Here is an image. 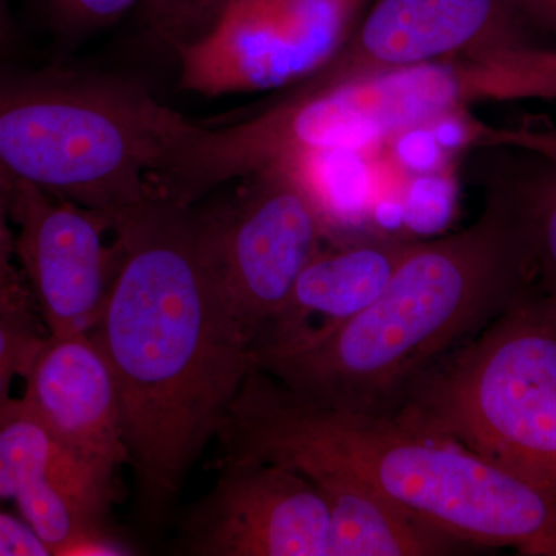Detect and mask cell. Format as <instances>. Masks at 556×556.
Returning <instances> with one entry per match:
<instances>
[{
	"instance_id": "24",
	"label": "cell",
	"mask_w": 556,
	"mask_h": 556,
	"mask_svg": "<svg viewBox=\"0 0 556 556\" xmlns=\"http://www.w3.org/2000/svg\"><path fill=\"white\" fill-rule=\"evenodd\" d=\"M225 2L226 0H211V2H208L206 11H204L203 22H201V24H203L201 28L206 27L207 22L214 17V14L217 13L219 7Z\"/></svg>"
},
{
	"instance_id": "14",
	"label": "cell",
	"mask_w": 556,
	"mask_h": 556,
	"mask_svg": "<svg viewBox=\"0 0 556 556\" xmlns=\"http://www.w3.org/2000/svg\"><path fill=\"white\" fill-rule=\"evenodd\" d=\"M416 243L372 236L321 247L300 274L283 308L254 340L257 364L320 342L367 308Z\"/></svg>"
},
{
	"instance_id": "21",
	"label": "cell",
	"mask_w": 556,
	"mask_h": 556,
	"mask_svg": "<svg viewBox=\"0 0 556 556\" xmlns=\"http://www.w3.org/2000/svg\"><path fill=\"white\" fill-rule=\"evenodd\" d=\"M9 179L0 174V281L11 283L21 280L20 270L14 266L16 257V236L11 229Z\"/></svg>"
},
{
	"instance_id": "17",
	"label": "cell",
	"mask_w": 556,
	"mask_h": 556,
	"mask_svg": "<svg viewBox=\"0 0 556 556\" xmlns=\"http://www.w3.org/2000/svg\"><path fill=\"white\" fill-rule=\"evenodd\" d=\"M49 339L27 285L0 299V407L10 401L11 383L30 371Z\"/></svg>"
},
{
	"instance_id": "11",
	"label": "cell",
	"mask_w": 556,
	"mask_h": 556,
	"mask_svg": "<svg viewBox=\"0 0 556 556\" xmlns=\"http://www.w3.org/2000/svg\"><path fill=\"white\" fill-rule=\"evenodd\" d=\"M14 501L51 555H127L105 530L113 481L70 452L24 399L0 407V501Z\"/></svg>"
},
{
	"instance_id": "7",
	"label": "cell",
	"mask_w": 556,
	"mask_h": 556,
	"mask_svg": "<svg viewBox=\"0 0 556 556\" xmlns=\"http://www.w3.org/2000/svg\"><path fill=\"white\" fill-rule=\"evenodd\" d=\"M236 181L225 199L195 204L197 225L219 288L254 345L324 247L331 214L295 167H268Z\"/></svg>"
},
{
	"instance_id": "22",
	"label": "cell",
	"mask_w": 556,
	"mask_h": 556,
	"mask_svg": "<svg viewBox=\"0 0 556 556\" xmlns=\"http://www.w3.org/2000/svg\"><path fill=\"white\" fill-rule=\"evenodd\" d=\"M535 24L556 35V0H521Z\"/></svg>"
},
{
	"instance_id": "13",
	"label": "cell",
	"mask_w": 556,
	"mask_h": 556,
	"mask_svg": "<svg viewBox=\"0 0 556 556\" xmlns=\"http://www.w3.org/2000/svg\"><path fill=\"white\" fill-rule=\"evenodd\" d=\"M25 404L102 477L127 464L115 378L89 332L47 339L25 376Z\"/></svg>"
},
{
	"instance_id": "18",
	"label": "cell",
	"mask_w": 556,
	"mask_h": 556,
	"mask_svg": "<svg viewBox=\"0 0 556 556\" xmlns=\"http://www.w3.org/2000/svg\"><path fill=\"white\" fill-rule=\"evenodd\" d=\"M470 142L477 148L521 149L556 161V127L477 126Z\"/></svg>"
},
{
	"instance_id": "5",
	"label": "cell",
	"mask_w": 556,
	"mask_h": 556,
	"mask_svg": "<svg viewBox=\"0 0 556 556\" xmlns=\"http://www.w3.org/2000/svg\"><path fill=\"white\" fill-rule=\"evenodd\" d=\"M192 124L115 76L0 70V174L109 215L160 195Z\"/></svg>"
},
{
	"instance_id": "16",
	"label": "cell",
	"mask_w": 556,
	"mask_h": 556,
	"mask_svg": "<svg viewBox=\"0 0 556 556\" xmlns=\"http://www.w3.org/2000/svg\"><path fill=\"white\" fill-rule=\"evenodd\" d=\"M485 149L496 159L485 186L495 190L514 217L532 283L556 299V161L521 149Z\"/></svg>"
},
{
	"instance_id": "15",
	"label": "cell",
	"mask_w": 556,
	"mask_h": 556,
	"mask_svg": "<svg viewBox=\"0 0 556 556\" xmlns=\"http://www.w3.org/2000/svg\"><path fill=\"white\" fill-rule=\"evenodd\" d=\"M308 479L331 514L329 556H445L471 548L358 479L332 471Z\"/></svg>"
},
{
	"instance_id": "10",
	"label": "cell",
	"mask_w": 556,
	"mask_h": 556,
	"mask_svg": "<svg viewBox=\"0 0 556 556\" xmlns=\"http://www.w3.org/2000/svg\"><path fill=\"white\" fill-rule=\"evenodd\" d=\"M521 0H376L342 49L299 90H320L358 76L481 49L543 46Z\"/></svg>"
},
{
	"instance_id": "19",
	"label": "cell",
	"mask_w": 556,
	"mask_h": 556,
	"mask_svg": "<svg viewBox=\"0 0 556 556\" xmlns=\"http://www.w3.org/2000/svg\"><path fill=\"white\" fill-rule=\"evenodd\" d=\"M56 20L76 31H90L118 21L138 0H47Z\"/></svg>"
},
{
	"instance_id": "4",
	"label": "cell",
	"mask_w": 556,
	"mask_h": 556,
	"mask_svg": "<svg viewBox=\"0 0 556 556\" xmlns=\"http://www.w3.org/2000/svg\"><path fill=\"white\" fill-rule=\"evenodd\" d=\"M556 102V47L481 49L291 90L228 127H204L195 166L211 188L274 166L327 159L459 115L484 102Z\"/></svg>"
},
{
	"instance_id": "9",
	"label": "cell",
	"mask_w": 556,
	"mask_h": 556,
	"mask_svg": "<svg viewBox=\"0 0 556 556\" xmlns=\"http://www.w3.org/2000/svg\"><path fill=\"white\" fill-rule=\"evenodd\" d=\"M9 186L16 257L49 336L89 332L118 270L112 218L28 182Z\"/></svg>"
},
{
	"instance_id": "1",
	"label": "cell",
	"mask_w": 556,
	"mask_h": 556,
	"mask_svg": "<svg viewBox=\"0 0 556 556\" xmlns=\"http://www.w3.org/2000/svg\"><path fill=\"white\" fill-rule=\"evenodd\" d=\"M110 218L119 265L89 334L115 378L139 510L159 521L257 361L201 244L195 204L150 197Z\"/></svg>"
},
{
	"instance_id": "12",
	"label": "cell",
	"mask_w": 556,
	"mask_h": 556,
	"mask_svg": "<svg viewBox=\"0 0 556 556\" xmlns=\"http://www.w3.org/2000/svg\"><path fill=\"white\" fill-rule=\"evenodd\" d=\"M218 468L182 527L186 554L329 556V506L305 475L273 463Z\"/></svg>"
},
{
	"instance_id": "2",
	"label": "cell",
	"mask_w": 556,
	"mask_h": 556,
	"mask_svg": "<svg viewBox=\"0 0 556 556\" xmlns=\"http://www.w3.org/2000/svg\"><path fill=\"white\" fill-rule=\"evenodd\" d=\"M217 467L273 463L365 482L470 547L556 556V493L390 413L331 407L255 368L217 431Z\"/></svg>"
},
{
	"instance_id": "8",
	"label": "cell",
	"mask_w": 556,
	"mask_h": 556,
	"mask_svg": "<svg viewBox=\"0 0 556 556\" xmlns=\"http://www.w3.org/2000/svg\"><path fill=\"white\" fill-rule=\"evenodd\" d=\"M368 0H226L206 27L175 42L181 89L203 97L277 90L327 64Z\"/></svg>"
},
{
	"instance_id": "23",
	"label": "cell",
	"mask_w": 556,
	"mask_h": 556,
	"mask_svg": "<svg viewBox=\"0 0 556 556\" xmlns=\"http://www.w3.org/2000/svg\"><path fill=\"white\" fill-rule=\"evenodd\" d=\"M9 17H7L5 3L0 0V50L9 42Z\"/></svg>"
},
{
	"instance_id": "25",
	"label": "cell",
	"mask_w": 556,
	"mask_h": 556,
	"mask_svg": "<svg viewBox=\"0 0 556 556\" xmlns=\"http://www.w3.org/2000/svg\"><path fill=\"white\" fill-rule=\"evenodd\" d=\"M25 285V278H21V280L17 281H11V283H5V281H0V299L3 298V295L10 294V292H13L14 289L24 287Z\"/></svg>"
},
{
	"instance_id": "20",
	"label": "cell",
	"mask_w": 556,
	"mask_h": 556,
	"mask_svg": "<svg viewBox=\"0 0 556 556\" xmlns=\"http://www.w3.org/2000/svg\"><path fill=\"white\" fill-rule=\"evenodd\" d=\"M0 556H51L49 547L24 519L0 507Z\"/></svg>"
},
{
	"instance_id": "6",
	"label": "cell",
	"mask_w": 556,
	"mask_h": 556,
	"mask_svg": "<svg viewBox=\"0 0 556 556\" xmlns=\"http://www.w3.org/2000/svg\"><path fill=\"white\" fill-rule=\"evenodd\" d=\"M386 413L556 493V299L530 283Z\"/></svg>"
},
{
	"instance_id": "3",
	"label": "cell",
	"mask_w": 556,
	"mask_h": 556,
	"mask_svg": "<svg viewBox=\"0 0 556 556\" xmlns=\"http://www.w3.org/2000/svg\"><path fill=\"white\" fill-rule=\"evenodd\" d=\"M530 283L514 217L486 188L473 225L417 240L367 308L320 342L257 368L331 407L390 412L420 372L478 334Z\"/></svg>"
}]
</instances>
